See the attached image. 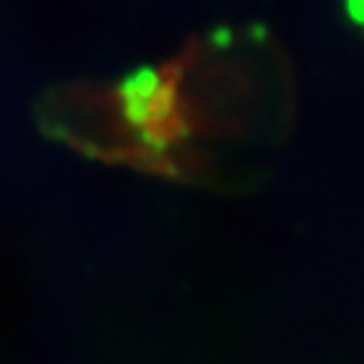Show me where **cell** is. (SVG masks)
Wrapping results in <instances>:
<instances>
[]
</instances>
